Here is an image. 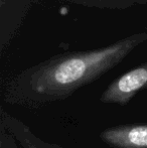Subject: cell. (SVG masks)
<instances>
[{
	"label": "cell",
	"instance_id": "obj_1",
	"mask_svg": "<svg viewBox=\"0 0 147 148\" xmlns=\"http://www.w3.org/2000/svg\"><path fill=\"white\" fill-rule=\"evenodd\" d=\"M146 40L144 31L101 49L53 57L12 78L4 90V99L30 108L65 100L98 80Z\"/></svg>",
	"mask_w": 147,
	"mask_h": 148
},
{
	"label": "cell",
	"instance_id": "obj_2",
	"mask_svg": "<svg viewBox=\"0 0 147 148\" xmlns=\"http://www.w3.org/2000/svg\"><path fill=\"white\" fill-rule=\"evenodd\" d=\"M147 89V62L122 75L103 92V103L125 105L141 90Z\"/></svg>",
	"mask_w": 147,
	"mask_h": 148
},
{
	"label": "cell",
	"instance_id": "obj_3",
	"mask_svg": "<svg viewBox=\"0 0 147 148\" xmlns=\"http://www.w3.org/2000/svg\"><path fill=\"white\" fill-rule=\"evenodd\" d=\"M114 148H147V125H122L106 129L100 134Z\"/></svg>",
	"mask_w": 147,
	"mask_h": 148
},
{
	"label": "cell",
	"instance_id": "obj_4",
	"mask_svg": "<svg viewBox=\"0 0 147 148\" xmlns=\"http://www.w3.org/2000/svg\"><path fill=\"white\" fill-rule=\"evenodd\" d=\"M115 1H117L118 3H119L120 0H115ZM70 2H79V3H84V4H86V5L91 4V5L99 6V7H108V4H107L106 2H109L111 7H113V5L111 4L112 2H113V0H71ZM120 7H121V6H120Z\"/></svg>",
	"mask_w": 147,
	"mask_h": 148
}]
</instances>
